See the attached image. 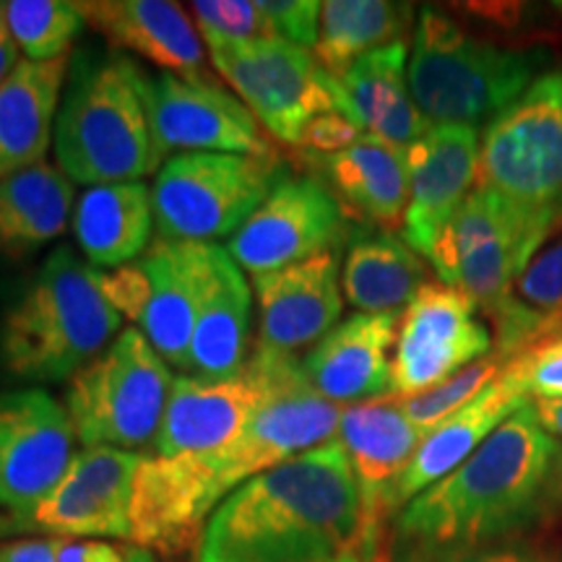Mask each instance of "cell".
<instances>
[{"label":"cell","instance_id":"cell-1","mask_svg":"<svg viewBox=\"0 0 562 562\" xmlns=\"http://www.w3.org/2000/svg\"><path fill=\"white\" fill-rule=\"evenodd\" d=\"M344 409L300 385L273 398L227 446L172 459L144 456L131 505L133 547L167 558L195 552L222 501L281 463L336 440Z\"/></svg>","mask_w":562,"mask_h":562},{"label":"cell","instance_id":"cell-2","mask_svg":"<svg viewBox=\"0 0 562 562\" xmlns=\"http://www.w3.org/2000/svg\"><path fill=\"white\" fill-rule=\"evenodd\" d=\"M362 497L331 440L252 476L211 513L195 562H334L360 544Z\"/></svg>","mask_w":562,"mask_h":562},{"label":"cell","instance_id":"cell-3","mask_svg":"<svg viewBox=\"0 0 562 562\" xmlns=\"http://www.w3.org/2000/svg\"><path fill=\"white\" fill-rule=\"evenodd\" d=\"M560 442L526 404L476 451L398 510L404 562L484 550L524 529L550 492Z\"/></svg>","mask_w":562,"mask_h":562},{"label":"cell","instance_id":"cell-4","mask_svg":"<svg viewBox=\"0 0 562 562\" xmlns=\"http://www.w3.org/2000/svg\"><path fill=\"white\" fill-rule=\"evenodd\" d=\"M102 271L60 245L0 313V372L40 389L70 381L121 334Z\"/></svg>","mask_w":562,"mask_h":562},{"label":"cell","instance_id":"cell-5","mask_svg":"<svg viewBox=\"0 0 562 562\" xmlns=\"http://www.w3.org/2000/svg\"><path fill=\"white\" fill-rule=\"evenodd\" d=\"M55 157L70 182L108 186L159 172L146 74L125 53L83 47L70 55L55 121Z\"/></svg>","mask_w":562,"mask_h":562},{"label":"cell","instance_id":"cell-6","mask_svg":"<svg viewBox=\"0 0 562 562\" xmlns=\"http://www.w3.org/2000/svg\"><path fill=\"white\" fill-rule=\"evenodd\" d=\"M542 66L537 50L474 37L438 9H422L409 55V89L432 125L490 123L508 110Z\"/></svg>","mask_w":562,"mask_h":562},{"label":"cell","instance_id":"cell-7","mask_svg":"<svg viewBox=\"0 0 562 562\" xmlns=\"http://www.w3.org/2000/svg\"><path fill=\"white\" fill-rule=\"evenodd\" d=\"M172 372L140 328H123L115 341L76 372L66 385V406L83 448L133 451L157 442Z\"/></svg>","mask_w":562,"mask_h":562},{"label":"cell","instance_id":"cell-8","mask_svg":"<svg viewBox=\"0 0 562 562\" xmlns=\"http://www.w3.org/2000/svg\"><path fill=\"white\" fill-rule=\"evenodd\" d=\"M476 188L554 229L562 224V74H544L487 123Z\"/></svg>","mask_w":562,"mask_h":562},{"label":"cell","instance_id":"cell-9","mask_svg":"<svg viewBox=\"0 0 562 562\" xmlns=\"http://www.w3.org/2000/svg\"><path fill=\"white\" fill-rule=\"evenodd\" d=\"M552 227L503 195L474 188L435 243L430 261L442 284L456 286L495 323L513 305V290Z\"/></svg>","mask_w":562,"mask_h":562},{"label":"cell","instance_id":"cell-10","mask_svg":"<svg viewBox=\"0 0 562 562\" xmlns=\"http://www.w3.org/2000/svg\"><path fill=\"white\" fill-rule=\"evenodd\" d=\"M279 182V157L178 154L159 167L151 188L159 237L203 245L232 237Z\"/></svg>","mask_w":562,"mask_h":562},{"label":"cell","instance_id":"cell-11","mask_svg":"<svg viewBox=\"0 0 562 562\" xmlns=\"http://www.w3.org/2000/svg\"><path fill=\"white\" fill-rule=\"evenodd\" d=\"M302 360L256 344L250 357L224 378L180 375L172 381L161 419L157 456L209 453L227 446L273 398L305 385Z\"/></svg>","mask_w":562,"mask_h":562},{"label":"cell","instance_id":"cell-12","mask_svg":"<svg viewBox=\"0 0 562 562\" xmlns=\"http://www.w3.org/2000/svg\"><path fill=\"white\" fill-rule=\"evenodd\" d=\"M214 70L256 121L281 144H300L305 125L339 112L334 79L305 47L284 40H252L209 47Z\"/></svg>","mask_w":562,"mask_h":562},{"label":"cell","instance_id":"cell-13","mask_svg":"<svg viewBox=\"0 0 562 562\" xmlns=\"http://www.w3.org/2000/svg\"><path fill=\"white\" fill-rule=\"evenodd\" d=\"M480 307L456 286L427 281L404 307L391 364L389 398H412L446 383L492 351Z\"/></svg>","mask_w":562,"mask_h":562},{"label":"cell","instance_id":"cell-14","mask_svg":"<svg viewBox=\"0 0 562 562\" xmlns=\"http://www.w3.org/2000/svg\"><path fill=\"white\" fill-rule=\"evenodd\" d=\"M76 430L66 406L45 389L0 391V510L26 516L66 474L76 456Z\"/></svg>","mask_w":562,"mask_h":562},{"label":"cell","instance_id":"cell-15","mask_svg":"<svg viewBox=\"0 0 562 562\" xmlns=\"http://www.w3.org/2000/svg\"><path fill=\"white\" fill-rule=\"evenodd\" d=\"M146 102L161 157L172 151L277 157L263 125L240 97L206 74L146 76Z\"/></svg>","mask_w":562,"mask_h":562},{"label":"cell","instance_id":"cell-16","mask_svg":"<svg viewBox=\"0 0 562 562\" xmlns=\"http://www.w3.org/2000/svg\"><path fill=\"white\" fill-rule=\"evenodd\" d=\"M347 216L326 182L281 178L256 214L229 237L227 252L252 277L286 269L341 243Z\"/></svg>","mask_w":562,"mask_h":562},{"label":"cell","instance_id":"cell-17","mask_svg":"<svg viewBox=\"0 0 562 562\" xmlns=\"http://www.w3.org/2000/svg\"><path fill=\"white\" fill-rule=\"evenodd\" d=\"M422 435L396 398L355 404L344 409L336 440L351 463L362 497L360 550L389 562L385 524L396 513V487L417 453Z\"/></svg>","mask_w":562,"mask_h":562},{"label":"cell","instance_id":"cell-18","mask_svg":"<svg viewBox=\"0 0 562 562\" xmlns=\"http://www.w3.org/2000/svg\"><path fill=\"white\" fill-rule=\"evenodd\" d=\"M144 453L81 448L24 521L26 531L68 539H131V505Z\"/></svg>","mask_w":562,"mask_h":562},{"label":"cell","instance_id":"cell-19","mask_svg":"<svg viewBox=\"0 0 562 562\" xmlns=\"http://www.w3.org/2000/svg\"><path fill=\"white\" fill-rule=\"evenodd\" d=\"M404 151L409 167L404 243L417 256L430 258L442 229L476 188L480 136L469 125H432Z\"/></svg>","mask_w":562,"mask_h":562},{"label":"cell","instance_id":"cell-20","mask_svg":"<svg viewBox=\"0 0 562 562\" xmlns=\"http://www.w3.org/2000/svg\"><path fill=\"white\" fill-rule=\"evenodd\" d=\"M258 305V344L294 355L315 347L344 311L339 252L328 250L286 269L252 277Z\"/></svg>","mask_w":562,"mask_h":562},{"label":"cell","instance_id":"cell-21","mask_svg":"<svg viewBox=\"0 0 562 562\" xmlns=\"http://www.w3.org/2000/svg\"><path fill=\"white\" fill-rule=\"evenodd\" d=\"M402 313H355L302 357L307 383L334 404H364L391 391V351Z\"/></svg>","mask_w":562,"mask_h":562},{"label":"cell","instance_id":"cell-22","mask_svg":"<svg viewBox=\"0 0 562 562\" xmlns=\"http://www.w3.org/2000/svg\"><path fill=\"white\" fill-rule=\"evenodd\" d=\"M214 243L157 240L140 256L149 277V305L140 334L167 364L186 370L195 321L211 277Z\"/></svg>","mask_w":562,"mask_h":562},{"label":"cell","instance_id":"cell-23","mask_svg":"<svg viewBox=\"0 0 562 562\" xmlns=\"http://www.w3.org/2000/svg\"><path fill=\"white\" fill-rule=\"evenodd\" d=\"M87 24L117 53L138 58L175 76H203L206 47L191 13L165 0H87Z\"/></svg>","mask_w":562,"mask_h":562},{"label":"cell","instance_id":"cell-24","mask_svg":"<svg viewBox=\"0 0 562 562\" xmlns=\"http://www.w3.org/2000/svg\"><path fill=\"white\" fill-rule=\"evenodd\" d=\"M406 42L372 50L334 79L336 110L360 128L393 146H412L432 123L422 115L409 89Z\"/></svg>","mask_w":562,"mask_h":562},{"label":"cell","instance_id":"cell-25","mask_svg":"<svg viewBox=\"0 0 562 562\" xmlns=\"http://www.w3.org/2000/svg\"><path fill=\"white\" fill-rule=\"evenodd\" d=\"M529 404V396L503 370L495 383H490L480 396L456 409L440 425H435L419 442L417 453L396 487V513L414 501L419 492L432 487L442 476L459 469L497 427Z\"/></svg>","mask_w":562,"mask_h":562},{"label":"cell","instance_id":"cell-26","mask_svg":"<svg viewBox=\"0 0 562 562\" xmlns=\"http://www.w3.org/2000/svg\"><path fill=\"white\" fill-rule=\"evenodd\" d=\"M70 55L34 63L21 58L0 87V180L45 161L66 87Z\"/></svg>","mask_w":562,"mask_h":562},{"label":"cell","instance_id":"cell-27","mask_svg":"<svg viewBox=\"0 0 562 562\" xmlns=\"http://www.w3.org/2000/svg\"><path fill=\"white\" fill-rule=\"evenodd\" d=\"M74 235L83 261L97 271H115L151 248V188L144 180L91 186L74 209Z\"/></svg>","mask_w":562,"mask_h":562},{"label":"cell","instance_id":"cell-28","mask_svg":"<svg viewBox=\"0 0 562 562\" xmlns=\"http://www.w3.org/2000/svg\"><path fill=\"white\" fill-rule=\"evenodd\" d=\"M252 292L243 269L220 245L211 256V277L195 321L188 372L195 378H224L245 362Z\"/></svg>","mask_w":562,"mask_h":562},{"label":"cell","instance_id":"cell-29","mask_svg":"<svg viewBox=\"0 0 562 562\" xmlns=\"http://www.w3.org/2000/svg\"><path fill=\"white\" fill-rule=\"evenodd\" d=\"M74 220V182L50 161L0 180V256L24 258L58 240Z\"/></svg>","mask_w":562,"mask_h":562},{"label":"cell","instance_id":"cell-30","mask_svg":"<svg viewBox=\"0 0 562 562\" xmlns=\"http://www.w3.org/2000/svg\"><path fill=\"white\" fill-rule=\"evenodd\" d=\"M326 175L336 199L364 220L396 227L409 203V167L402 146L362 136L349 149L326 157Z\"/></svg>","mask_w":562,"mask_h":562},{"label":"cell","instance_id":"cell-31","mask_svg":"<svg viewBox=\"0 0 562 562\" xmlns=\"http://www.w3.org/2000/svg\"><path fill=\"white\" fill-rule=\"evenodd\" d=\"M425 279L417 252L389 232L351 243L341 266L344 300L357 313H398L427 284Z\"/></svg>","mask_w":562,"mask_h":562},{"label":"cell","instance_id":"cell-32","mask_svg":"<svg viewBox=\"0 0 562 562\" xmlns=\"http://www.w3.org/2000/svg\"><path fill=\"white\" fill-rule=\"evenodd\" d=\"M412 16L409 3L328 0L321 5V30L313 55L331 79H341L368 53L404 42Z\"/></svg>","mask_w":562,"mask_h":562},{"label":"cell","instance_id":"cell-33","mask_svg":"<svg viewBox=\"0 0 562 562\" xmlns=\"http://www.w3.org/2000/svg\"><path fill=\"white\" fill-rule=\"evenodd\" d=\"M495 351L505 357L562 334V240L526 266L513 290V305L495 321Z\"/></svg>","mask_w":562,"mask_h":562},{"label":"cell","instance_id":"cell-34","mask_svg":"<svg viewBox=\"0 0 562 562\" xmlns=\"http://www.w3.org/2000/svg\"><path fill=\"white\" fill-rule=\"evenodd\" d=\"M5 21L26 60L47 63L70 55V45L87 26L74 0H5Z\"/></svg>","mask_w":562,"mask_h":562},{"label":"cell","instance_id":"cell-35","mask_svg":"<svg viewBox=\"0 0 562 562\" xmlns=\"http://www.w3.org/2000/svg\"><path fill=\"white\" fill-rule=\"evenodd\" d=\"M513 357H505L501 351L492 349L487 357L476 360L469 368L456 372L453 378H448L446 383L435 385L432 391L419 393V396L402 398V409L406 417L412 419V425L417 427L422 435H427L435 425H440L442 419L451 417L456 409H461L463 404L472 402L474 396L487 389L490 383H495L503 375V370L508 368Z\"/></svg>","mask_w":562,"mask_h":562},{"label":"cell","instance_id":"cell-36","mask_svg":"<svg viewBox=\"0 0 562 562\" xmlns=\"http://www.w3.org/2000/svg\"><path fill=\"white\" fill-rule=\"evenodd\" d=\"M191 11L206 47L277 40L263 0H195Z\"/></svg>","mask_w":562,"mask_h":562},{"label":"cell","instance_id":"cell-37","mask_svg":"<svg viewBox=\"0 0 562 562\" xmlns=\"http://www.w3.org/2000/svg\"><path fill=\"white\" fill-rule=\"evenodd\" d=\"M505 370L529 402L562 398V334L518 351Z\"/></svg>","mask_w":562,"mask_h":562},{"label":"cell","instance_id":"cell-38","mask_svg":"<svg viewBox=\"0 0 562 562\" xmlns=\"http://www.w3.org/2000/svg\"><path fill=\"white\" fill-rule=\"evenodd\" d=\"M321 5L315 0H263L273 26V37L315 50L321 30Z\"/></svg>","mask_w":562,"mask_h":562},{"label":"cell","instance_id":"cell-39","mask_svg":"<svg viewBox=\"0 0 562 562\" xmlns=\"http://www.w3.org/2000/svg\"><path fill=\"white\" fill-rule=\"evenodd\" d=\"M102 292L117 315L131 323L144 321L146 305H149V277H146L144 263L133 261L115 271H102Z\"/></svg>","mask_w":562,"mask_h":562},{"label":"cell","instance_id":"cell-40","mask_svg":"<svg viewBox=\"0 0 562 562\" xmlns=\"http://www.w3.org/2000/svg\"><path fill=\"white\" fill-rule=\"evenodd\" d=\"M362 136L364 133L349 117H344L341 112H326V115H318L305 125L297 146H305V149L323 154V157H331V154L349 149Z\"/></svg>","mask_w":562,"mask_h":562},{"label":"cell","instance_id":"cell-41","mask_svg":"<svg viewBox=\"0 0 562 562\" xmlns=\"http://www.w3.org/2000/svg\"><path fill=\"white\" fill-rule=\"evenodd\" d=\"M131 547H117L104 539L60 537L58 562H128Z\"/></svg>","mask_w":562,"mask_h":562},{"label":"cell","instance_id":"cell-42","mask_svg":"<svg viewBox=\"0 0 562 562\" xmlns=\"http://www.w3.org/2000/svg\"><path fill=\"white\" fill-rule=\"evenodd\" d=\"M60 537L11 539L0 544V562H58Z\"/></svg>","mask_w":562,"mask_h":562},{"label":"cell","instance_id":"cell-43","mask_svg":"<svg viewBox=\"0 0 562 562\" xmlns=\"http://www.w3.org/2000/svg\"><path fill=\"white\" fill-rule=\"evenodd\" d=\"M417 562H547L542 554L526 550V547H484V550L438 554Z\"/></svg>","mask_w":562,"mask_h":562},{"label":"cell","instance_id":"cell-44","mask_svg":"<svg viewBox=\"0 0 562 562\" xmlns=\"http://www.w3.org/2000/svg\"><path fill=\"white\" fill-rule=\"evenodd\" d=\"M19 53L21 50L9 30V21H5V9H3V3H0V87H3V81L9 79L11 70L19 66V60H21Z\"/></svg>","mask_w":562,"mask_h":562},{"label":"cell","instance_id":"cell-45","mask_svg":"<svg viewBox=\"0 0 562 562\" xmlns=\"http://www.w3.org/2000/svg\"><path fill=\"white\" fill-rule=\"evenodd\" d=\"M529 406L542 430L554 440H562V398H550V402L539 398V402H529Z\"/></svg>","mask_w":562,"mask_h":562},{"label":"cell","instance_id":"cell-46","mask_svg":"<svg viewBox=\"0 0 562 562\" xmlns=\"http://www.w3.org/2000/svg\"><path fill=\"white\" fill-rule=\"evenodd\" d=\"M547 495H550L552 501L562 508V448H560V453H558V461H554L552 480H550V492H547Z\"/></svg>","mask_w":562,"mask_h":562},{"label":"cell","instance_id":"cell-47","mask_svg":"<svg viewBox=\"0 0 562 562\" xmlns=\"http://www.w3.org/2000/svg\"><path fill=\"white\" fill-rule=\"evenodd\" d=\"M9 533H24V531H21L19 518L9 516V513H0V537H9Z\"/></svg>","mask_w":562,"mask_h":562},{"label":"cell","instance_id":"cell-48","mask_svg":"<svg viewBox=\"0 0 562 562\" xmlns=\"http://www.w3.org/2000/svg\"><path fill=\"white\" fill-rule=\"evenodd\" d=\"M334 562H375L370 558V554H364L360 547H355V550H349V552H344L341 558H336Z\"/></svg>","mask_w":562,"mask_h":562},{"label":"cell","instance_id":"cell-49","mask_svg":"<svg viewBox=\"0 0 562 562\" xmlns=\"http://www.w3.org/2000/svg\"><path fill=\"white\" fill-rule=\"evenodd\" d=\"M128 562H157L151 552L140 550V547H131V560Z\"/></svg>","mask_w":562,"mask_h":562},{"label":"cell","instance_id":"cell-50","mask_svg":"<svg viewBox=\"0 0 562 562\" xmlns=\"http://www.w3.org/2000/svg\"><path fill=\"white\" fill-rule=\"evenodd\" d=\"M558 9H560V11H562V3H560V5H558Z\"/></svg>","mask_w":562,"mask_h":562}]
</instances>
